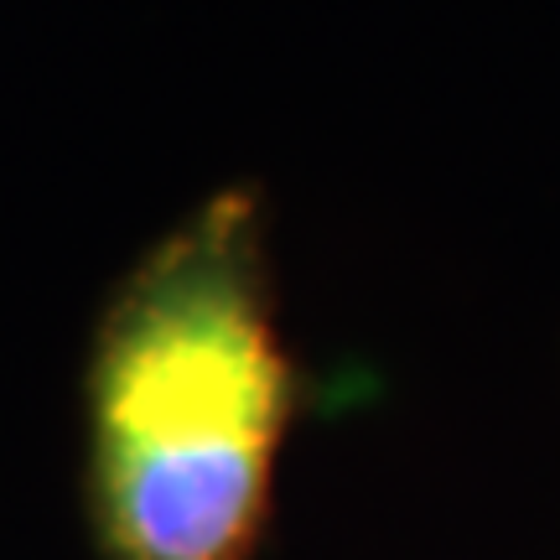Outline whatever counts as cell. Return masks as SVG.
<instances>
[{"instance_id": "cell-1", "label": "cell", "mask_w": 560, "mask_h": 560, "mask_svg": "<svg viewBox=\"0 0 560 560\" xmlns=\"http://www.w3.org/2000/svg\"><path fill=\"white\" fill-rule=\"evenodd\" d=\"M285 420L260 202L234 187L115 285L94 332L89 503L104 560H249Z\"/></svg>"}]
</instances>
